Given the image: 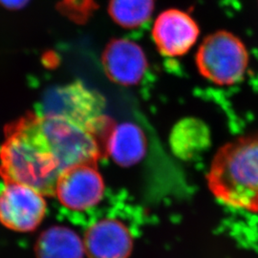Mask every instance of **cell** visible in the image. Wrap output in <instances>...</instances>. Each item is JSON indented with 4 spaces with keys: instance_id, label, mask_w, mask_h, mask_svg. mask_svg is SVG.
<instances>
[{
    "instance_id": "1",
    "label": "cell",
    "mask_w": 258,
    "mask_h": 258,
    "mask_svg": "<svg viewBox=\"0 0 258 258\" xmlns=\"http://www.w3.org/2000/svg\"><path fill=\"white\" fill-rule=\"evenodd\" d=\"M0 169L7 182L26 184L43 195L55 194L63 170L37 117L21 121L0 150Z\"/></svg>"
},
{
    "instance_id": "2",
    "label": "cell",
    "mask_w": 258,
    "mask_h": 258,
    "mask_svg": "<svg viewBox=\"0 0 258 258\" xmlns=\"http://www.w3.org/2000/svg\"><path fill=\"white\" fill-rule=\"evenodd\" d=\"M208 184L222 204L258 212V136L224 146L212 161Z\"/></svg>"
},
{
    "instance_id": "3",
    "label": "cell",
    "mask_w": 258,
    "mask_h": 258,
    "mask_svg": "<svg viewBox=\"0 0 258 258\" xmlns=\"http://www.w3.org/2000/svg\"><path fill=\"white\" fill-rule=\"evenodd\" d=\"M245 43L233 33L219 30L205 37L195 55L198 72L207 81L219 86L241 82L249 67Z\"/></svg>"
},
{
    "instance_id": "4",
    "label": "cell",
    "mask_w": 258,
    "mask_h": 258,
    "mask_svg": "<svg viewBox=\"0 0 258 258\" xmlns=\"http://www.w3.org/2000/svg\"><path fill=\"white\" fill-rule=\"evenodd\" d=\"M37 119L63 172L74 166L92 165L99 156V145L92 129L57 114L44 113Z\"/></svg>"
},
{
    "instance_id": "5",
    "label": "cell",
    "mask_w": 258,
    "mask_h": 258,
    "mask_svg": "<svg viewBox=\"0 0 258 258\" xmlns=\"http://www.w3.org/2000/svg\"><path fill=\"white\" fill-rule=\"evenodd\" d=\"M45 212L44 195L29 185L7 182L0 192V222L12 231L36 230Z\"/></svg>"
},
{
    "instance_id": "6",
    "label": "cell",
    "mask_w": 258,
    "mask_h": 258,
    "mask_svg": "<svg viewBox=\"0 0 258 258\" xmlns=\"http://www.w3.org/2000/svg\"><path fill=\"white\" fill-rule=\"evenodd\" d=\"M152 39L161 55L179 57L187 54L200 36L197 21L183 10H165L152 27Z\"/></svg>"
},
{
    "instance_id": "7",
    "label": "cell",
    "mask_w": 258,
    "mask_h": 258,
    "mask_svg": "<svg viewBox=\"0 0 258 258\" xmlns=\"http://www.w3.org/2000/svg\"><path fill=\"white\" fill-rule=\"evenodd\" d=\"M104 194V182L92 165L74 166L60 175L55 194L65 208L84 212L100 203Z\"/></svg>"
},
{
    "instance_id": "8",
    "label": "cell",
    "mask_w": 258,
    "mask_h": 258,
    "mask_svg": "<svg viewBox=\"0 0 258 258\" xmlns=\"http://www.w3.org/2000/svg\"><path fill=\"white\" fill-rule=\"evenodd\" d=\"M102 65L113 83L131 86L142 81L148 70V60L138 43L126 38H113L102 52Z\"/></svg>"
},
{
    "instance_id": "9",
    "label": "cell",
    "mask_w": 258,
    "mask_h": 258,
    "mask_svg": "<svg viewBox=\"0 0 258 258\" xmlns=\"http://www.w3.org/2000/svg\"><path fill=\"white\" fill-rule=\"evenodd\" d=\"M52 109L46 113L57 114L77 120L94 131V123L102 119V99L82 83H73L55 89L51 94Z\"/></svg>"
},
{
    "instance_id": "10",
    "label": "cell",
    "mask_w": 258,
    "mask_h": 258,
    "mask_svg": "<svg viewBox=\"0 0 258 258\" xmlns=\"http://www.w3.org/2000/svg\"><path fill=\"white\" fill-rule=\"evenodd\" d=\"M83 243L89 258H128L133 248L128 229L115 219L93 224L86 231Z\"/></svg>"
},
{
    "instance_id": "11",
    "label": "cell",
    "mask_w": 258,
    "mask_h": 258,
    "mask_svg": "<svg viewBox=\"0 0 258 258\" xmlns=\"http://www.w3.org/2000/svg\"><path fill=\"white\" fill-rule=\"evenodd\" d=\"M147 139L140 126L133 122H121L111 131L106 150L111 159L123 167L134 166L147 153Z\"/></svg>"
},
{
    "instance_id": "12",
    "label": "cell",
    "mask_w": 258,
    "mask_h": 258,
    "mask_svg": "<svg viewBox=\"0 0 258 258\" xmlns=\"http://www.w3.org/2000/svg\"><path fill=\"white\" fill-rule=\"evenodd\" d=\"M37 258H83V240L76 231L55 226L44 231L37 240Z\"/></svg>"
},
{
    "instance_id": "13",
    "label": "cell",
    "mask_w": 258,
    "mask_h": 258,
    "mask_svg": "<svg viewBox=\"0 0 258 258\" xmlns=\"http://www.w3.org/2000/svg\"><path fill=\"white\" fill-rule=\"evenodd\" d=\"M208 141L209 134L205 124L191 119L178 123L170 139L174 153L184 159L199 153L207 146Z\"/></svg>"
},
{
    "instance_id": "14",
    "label": "cell",
    "mask_w": 258,
    "mask_h": 258,
    "mask_svg": "<svg viewBox=\"0 0 258 258\" xmlns=\"http://www.w3.org/2000/svg\"><path fill=\"white\" fill-rule=\"evenodd\" d=\"M155 0H109L108 14L112 20L125 29L138 28L151 19Z\"/></svg>"
},
{
    "instance_id": "15",
    "label": "cell",
    "mask_w": 258,
    "mask_h": 258,
    "mask_svg": "<svg viewBox=\"0 0 258 258\" xmlns=\"http://www.w3.org/2000/svg\"><path fill=\"white\" fill-rule=\"evenodd\" d=\"M30 0H0V5L9 10H19L24 8Z\"/></svg>"
}]
</instances>
